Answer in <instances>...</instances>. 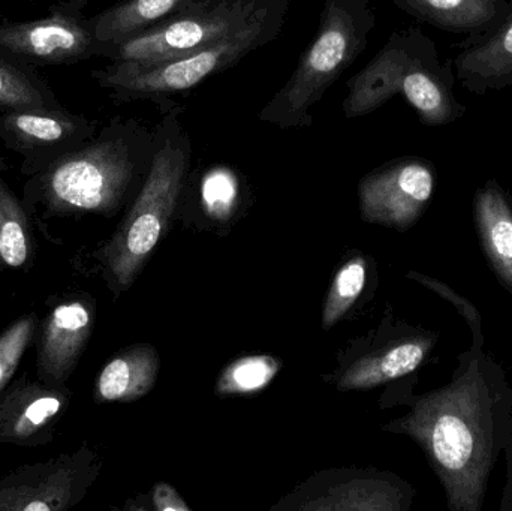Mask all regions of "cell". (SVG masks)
<instances>
[{
    "label": "cell",
    "mask_w": 512,
    "mask_h": 511,
    "mask_svg": "<svg viewBox=\"0 0 512 511\" xmlns=\"http://www.w3.org/2000/svg\"><path fill=\"white\" fill-rule=\"evenodd\" d=\"M435 174L421 159H397L363 177L358 188L364 221L408 230L432 200Z\"/></svg>",
    "instance_id": "cell-11"
},
{
    "label": "cell",
    "mask_w": 512,
    "mask_h": 511,
    "mask_svg": "<svg viewBox=\"0 0 512 511\" xmlns=\"http://www.w3.org/2000/svg\"><path fill=\"white\" fill-rule=\"evenodd\" d=\"M71 405L68 386H51L29 375L14 378L0 393V444L41 447L53 443Z\"/></svg>",
    "instance_id": "cell-13"
},
{
    "label": "cell",
    "mask_w": 512,
    "mask_h": 511,
    "mask_svg": "<svg viewBox=\"0 0 512 511\" xmlns=\"http://www.w3.org/2000/svg\"><path fill=\"white\" fill-rule=\"evenodd\" d=\"M90 0H60L48 15L33 21L0 23V57L23 65L60 66L104 57L96 38L93 17H87Z\"/></svg>",
    "instance_id": "cell-8"
},
{
    "label": "cell",
    "mask_w": 512,
    "mask_h": 511,
    "mask_svg": "<svg viewBox=\"0 0 512 511\" xmlns=\"http://www.w3.org/2000/svg\"><path fill=\"white\" fill-rule=\"evenodd\" d=\"M457 69L475 89L512 83V17L489 41L465 51L457 59Z\"/></svg>",
    "instance_id": "cell-20"
},
{
    "label": "cell",
    "mask_w": 512,
    "mask_h": 511,
    "mask_svg": "<svg viewBox=\"0 0 512 511\" xmlns=\"http://www.w3.org/2000/svg\"><path fill=\"white\" fill-rule=\"evenodd\" d=\"M159 359L149 345L131 347L110 360L99 372L93 398L98 404L134 402L155 386Z\"/></svg>",
    "instance_id": "cell-16"
},
{
    "label": "cell",
    "mask_w": 512,
    "mask_h": 511,
    "mask_svg": "<svg viewBox=\"0 0 512 511\" xmlns=\"http://www.w3.org/2000/svg\"><path fill=\"white\" fill-rule=\"evenodd\" d=\"M276 0H186L155 26L113 45L110 62H159L242 29Z\"/></svg>",
    "instance_id": "cell-7"
},
{
    "label": "cell",
    "mask_w": 512,
    "mask_h": 511,
    "mask_svg": "<svg viewBox=\"0 0 512 511\" xmlns=\"http://www.w3.org/2000/svg\"><path fill=\"white\" fill-rule=\"evenodd\" d=\"M33 221L23 201L0 179V273L6 270L29 272L36 263Z\"/></svg>",
    "instance_id": "cell-18"
},
{
    "label": "cell",
    "mask_w": 512,
    "mask_h": 511,
    "mask_svg": "<svg viewBox=\"0 0 512 511\" xmlns=\"http://www.w3.org/2000/svg\"><path fill=\"white\" fill-rule=\"evenodd\" d=\"M95 300L86 293L63 294L39 320L36 377L51 386H68L95 327Z\"/></svg>",
    "instance_id": "cell-12"
},
{
    "label": "cell",
    "mask_w": 512,
    "mask_h": 511,
    "mask_svg": "<svg viewBox=\"0 0 512 511\" xmlns=\"http://www.w3.org/2000/svg\"><path fill=\"white\" fill-rule=\"evenodd\" d=\"M403 11L439 27L480 29L498 14V0H393Z\"/></svg>",
    "instance_id": "cell-22"
},
{
    "label": "cell",
    "mask_w": 512,
    "mask_h": 511,
    "mask_svg": "<svg viewBox=\"0 0 512 511\" xmlns=\"http://www.w3.org/2000/svg\"><path fill=\"white\" fill-rule=\"evenodd\" d=\"M186 0H120L93 17L96 38L104 45V59L113 45L155 26Z\"/></svg>",
    "instance_id": "cell-19"
},
{
    "label": "cell",
    "mask_w": 512,
    "mask_h": 511,
    "mask_svg": "<svg viewBox=\"0 0 512 511\" xmlns=\"http://www.w3.org/2000/svg\"><path fill=\"white\" fill-rule=\"evenodd\" d=\"M367 267L363 258H352L340 267L328 291L322 314V327L331 329L357 302L366 285Z\"/></svg>",
    "instance_id": "cell-24"
},
{
    "label": "cell",
    "mask_w": 512,
    "mask_h": 511,
    "mask_svg": "<svg viewBox=\"0 0 512 511\" xmlns=\"http://www.w3.org/2000/svg\"><path fill=\"white\" fill-rule=\"evenodd\" d=\"M435 336L415 335L355 362L340 377L339 389L366 390L417 371L435 347Z\"/></svg>",
    "instance_id": "cell-15"
},
{
    "label": "cell",
    "mask_w": 512,
    "mask_h": 511,
    "mask_svg": "<svg viewBox=\"0 0 512 511\" xmlns=\"http://www.w3.org/2000/svg\"><path fill=\"white\" fill-rule=\"evenodd\" d=\"M375 26L370 0H324L315 39L285 86L264 105L259 120L280 129L312 126L313 108L364 53Z\"/></svg>",
    "instance_id": "cell-4"
},
{
    "label": "cell",
    "mask_w": 512,
    "mask_h": 511,
    "mask_svg": "<svg viewBox=\"0 0 512 511\" xmlns=\"http://www.w3.org/2000/svg\"><path fill=\"white\" fill-rule=\"evenodd\" d=\"M38 324V314L27 312L0 332V393L14 380L24 354L35 342Z\"/></svg>",
    "instance_id": "cell-25"
},
{
    "label": "cell",
    "mask_w": 512,
    "mask_h": 511,
    "mask_svg": "<svg viewBox=\"0 0 512 511\" xmlns=\"http://www.w3.org/2000/svg\"><path fill=\"white\" fill-rule=\"evenodd\" d=\"M508 480H510V482H508L507 492L512 489V465H508Z\"/></svg>",
    "instance_id": "cell-29"
},
{
    "label": "cell",
    "mask_w": 512,
    "mask_h": 511,
    "mask_svg": "<svg viewBox=\"0 0 512 511\" xmlns=\"http://www.w3.org/2000/svg\"><path fill=\"white\" fill-rule=\"evenodd\" d=\"M289 3L291 0H276L242 29L206 47L159 62H110L92 71V78L119 104L170 98L233 68L252 51L276 41L285 26Z\"/></svg>",
    "instance_id": "cell-5"
},
{
    "label": "cell",
    "mask_w": 512,
    "mask_h": 511,
    "mask_svg": "<svg viewBox=\"0 0 512 511\" xmlns=\"http://www.w3.org/2000/svg\"><path fill=\"white\" fill-rule=\"evenodd\" d=\"M156 104L162 116L153 126L155 150L149 173L116 233L95 252L108 287L117 294L131 288L164 236L191 165V137L182 122V105L170 98Z\"/></svg>",
    "instance_id": "cell-3"
},
{
    "label": "cell",
    "mask_w": 512,
    "mask_h": 511,
    "mask_svg": "<svg viewBox=\"0 0 512 511\" xmlns=\"http://www.w3.org/2000/svg\"><path fill=\"white\" fill-rule=\"evenodd\" d=\"M98 456L87 446L0 479V511H68L86 497L98 477Z\"/></svg>",
    "instance_id": "cell-9"
},
{
    "label": "cell",
    "mask_w": 512,
    "mask_h": 511,
    "mask_svg": "<svg viewBox=\"0 0 512 511\" xmlns=\"http://www.w3.org/2000/svg\"><path fill=\"white\" fill-rule=\"evenodd\" d=\"M98 122L59 110L0 113V141L21 158V174L35 176L95 137Z\"/></svg>",
    "instance_id": "cell-10"
},
{
    "label": "cell",
    "mask_w": 512,
    "mask_h": 511,
    "mask_svg": "<svg viewBox=\"0 0 512 511\" xmlns=\"http://www.w3.org/2000/svg\"><path fill=\"white\" fill-rule=\"evenodd\" d=\"M411 503L408 486L384 477H361L333 486L321 497L303 503V510L400 511Z\"/></svg>",
    "instance_id": "cell-17"
},
{
    "label": "cell",
    "mask_w": 512,
    "mask_h": 511,
    "mask_svg": "<svg viewBox=\"0 0 512 511\" xmlns=\"http://www.w3.org/2000/svg\"><path fill=\"white\" fill-rule=\"evenodd\" d=\"M153 504H155V509L159 511L189 510L185 501L177 495V492L171 486L165 485V483L156 486L155 491H153Z\"/></svg>",
    "instance_id": "cell-28"
},
{
    "label": "cell",
    "mask_w": 512,
    "mask_h": 511,
    "mask_svg": "<svg viewBox=\"0 0 512 511\" xmlns=\"http://www.w3.org/2000/svg\"><path fill=\"white\" fill-rule=\"evenodd\" d=\"M153 150L155 128L114 117L74 152L29 177L21 201L39 227L50 219L113 216L150 170Z\"/></svg>",
    "instance_id": "cell-2"
},
{
    "label": "cell",
    "mask_w": 512,
    "mask_h": 511,
    "mask_svg": "<svg viewBox=\"0 0 512 511\" xmlns=\"http://www.w3.org/2000/svg\"><path fill=\"white\" fill-rule=\"evenodd\" d=\"M483 347L472 341L450 384L418 396L385 426L423 449L451 511H481L499 458L512 452V389Z\"/></svg>",
    "instance_id": "cell-1"
},
{
    "label": "cell",
    "mask_w": 512,
    "mask_h": 511,
    "mask_svg": "<svg viewBox=\"0 0 512 511\" xmlns=\"http://www.w3.org/2000/svg\"><path fill=\"white\" fill-rule=\"evenodd\" d=\"M474 219L487 261L512 294V207L495 180L475 194Z\"/></svg>",
    "instance_id": "cell-14"
},
{
    "label": "cell",
    "mask_w": 512,
    "mask_h": 511,
    "mask_svg": "<svg viewBox=\"0 0 512 511\" xmlns=\"http://www.w3.org/2000/svg\"><path fill=\"white\" fill-rule=\"evenodd\" d=\"M6 170H8V164H6V159L2 158V156H0V173H2V171H6Z\"/></svg>",
    "instance_id": "cell-30"
},
{
    "label": "cell",
    "mask_w": 512,
    "mask_h": 511,
    "mask_svg": "<svg viewBox=\"0 0 512 511\" xmlns=\"http://www.w3.org/2000/svg\"><path fill=\"white\" fill-rule=\"evenodd\" d=\"M430 53L432 47L417 30L393 33L381 51L346 81V119L367 116L394 96L402 95L426 125L451 122L457 116L456 104L436 72Z\"/></svg>",
    "instance_id": "cell-6"
},
{
    "label": "cell",
    "mask_w": 512,
    "mask_h": 511,
    "mask_svg": "<svg viewBox=\"0 0 512 511\" xmlns=\"http://www.w3.org/2000/svg\"><path fill=\"white\" fill-rule=\"evenodd\" d=\"M280 363L271 356H249L231 363L216 384L218 395H249L261 392L279 372Z\"/></svg>",
    "instance_id": "cell-23"
},
{
    "label": "cell",
    "mask_w": 512,
    "mask_h": 511,
    "mask_svg": "<svg viewBox=\"0 0 512 511\" xmlns=\"http://www.w3.org/2000/svg\"><path fill=\"white\" fill-rule=\"evenodd\" d=\"M56 93L33 66L0 57V113L21 110H59Z\"/></svg>",
    "instance_id": "cell-21"
},
{
    "label": "cell",
    "mask_w": 512,
    "mask_h": 511,
    "mask_svg": "<svg viewBox=\"0 0 512 511\" xmlns=\"http://www.w3.org/2000/svg\"><path fill=\"white\" fill-rule=\"evenodd\" d=\"M409 276H411V278L417 279V281L423 282V284L427 285V287L433 288L436 293L447 297L450 302L456 303L459 311L462 312V314L465 315L466 320L469 321V326H471L472 330V336H474L472 341L484 342L483 326H481V315L474 305H471L468 300L457 296V294L453 293L450 288L445 287V285H442L441 282L435 281V279L427 278V276L420 275V273H409Z\"/></svg>",
    "instance_id": "cell-26"
},
{
    "label": "cell",
    "mask_w": 512,
    "mask_h": 511,
    "mask_svg": "<svg viewBox=\"0 0 512 511\" xmlns=\"http://www.w3.org/2000/svg\"><path fill=\"white\" fill-rule=\"evenodd\" d=\"M234 198V185L225 177H210L204 185V200L210 212L218 216L228 215Z\"/></svg>",
    "instance_id": "cell-27"
}]
</instances>
